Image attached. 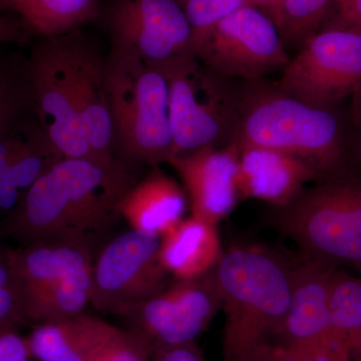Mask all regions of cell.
<instances>
[{"label":"cell","mask_w":361,"mask_h":361,"mask_svg":"<svg viewBox=\"0 0 361 361\" xmlns=\"http://www.w3.org/2000/svg\"><path fill=\"white\" fill-rule=\"evenodd\" d=\"M106 58L82 30L42 37L26 58L35 113L66 159L116 158Z\"/></svg>","instance_id":"1"},{"label":"cell","mask_w":361,"mask_h":361,"mask_svg":"<svg viewBox=\"0 0 361 361\" xmlns=\"http://www.w3.org/2000/svg\"><path fill=\"white\" fill-rule=\"evenodd\" d=\"M120 158L63 159L23 195L16 228L32 242L85 238L118 215L123 197L135 184Z\"/></svg>","instance_id":"2"},{"label":"cell","mask_w":361,"mask_h":361,"mask_svg":"<svg viewBox=\"0 0 361 361\" xmlns=\"http://www.w3.org/2000/svg\"><path fill=\"white\" fill-rule=\"evenodd\" d=\"M234 144L285 152L307 161L322 178L349 167L355 154L350 120L286 94L277 80H240L239 120Z\"/></svg>","instance_id":"3"},{"label":"cell","mask_w":361,"mask_h":361,"mask_svg":"<svg viewBox=\"0 0 361 361\" xmlns=\"http://www.w3.org/2000/svg\"><path fill=\"white\" fill-rule=\"evenodd\" d=\"M225 313L224 361H249L283 329L291 268L264 250L235 247L208 273Z\"/></svg>","instance_id":"4"},{"label":"cell","mask_w":361,"mask_h":361,"mask_svg":"<svg viewBox=\"0 0 361 361\" xmlns=\"http://www.w3.org/2000/svg\"><path fill=\"white\" fill-rule=\"evenodd\" d=\"M106 85L116 154L121 160L129 165L168 163L174 142L164 73L135 54L110 47Z\"/></svg>","instance_id":"5"},{"label":"cell","mask_w":361,"mask_h":361,"mask_svg":"<svg viewBox=\"0 0 361 361\" xmlns=\"http://www.w3.org/2000/svg\"><path fill=\"white\" fill-rule=\"evenodd\" d=\"M275 217L305 259L361 273V171L348 168L316 180Z\"/></svg>","instance_id":"6"},{"label":"cell","mask_w":361,"mask_h":361,"mask_svg":"<svg viewBox=\"0 0 361 361\" xmlns=\"http://www.w3.org/2000/svg\"><path fill=\"white\" fill-rule=\"evenodd\" d=\"M153 66L168 80L172 157L234 144L240 80L214 73L195 56Z\"/></svg>","instance_id":"7"},{"label":"cell","mask_w":361,"mask_h":361,"mask_svg":"<svg viewBox=\"0 0 361 361\" xmlns=\"http://www.w3.org/2000/svg\"><path fill=\"white\" fill-rule=\"evenodd\" d=\"M194 42L204 66L242 82L281 73L290 59L274 21L253 6L230 13Z\"/></svg>","instance_id":"8"},{"label":"cell","mask_w":361,"mask_h":361,"mask_svg":"<svg viewBox=\"0 0 361 361\" xmlns=\"http://www.w3.org/2000/svg\"><path fill=\"white\" fill-rule=\"evenodd\" d=\"M277 84L304 103L338 109L361 85V35L322 30L290 56Z\"/></svg>","instance_id":"9"},{"label":"cell","mask_w":361,"mask_h":361,"mask_svg":"<svg viewBox=\"0 0 361 361\" xmlns=\"http://www.w3.org/2000/svg\"><path fill=\"white\" fill-rule=\"evenodd\" d=\"M94 23L110 47L152 66L195 56L193 27L176 0H104Z\"/></svg>","instance_id":"10"},{"label":"cell","mask_w":361,"mask_h":361,"mask_svg":"<svg viewBox=\"0 0 361 361\" xmlns=\"http://www.w3.org/2000/svg\"><path fill=\"white\" fill-rule=\"evenodd\" d=\"M161 237L130 230L110 242L92 264V300L97 310L116 314L157 295L170 275L161 265Z\"/></svg>","instance_id":"11"},{"label":"cell","mask_w":361,"mask_h":361,"mask_svg":"<svg viewBox=\"0 0 361 361\" xmlns=\"http://www.w3.org/2000/svg\"><path fill=\"white\" fill-rule=\"evenodd\" d=\"M221 310L219 297L208 274L177 280L157 295L127 306L116 315L129 322L152 355L159 349L196 341Z\"/></svg>","instance_id":"12"},{"label":"cell","mask_w":361,"mask_h":361,"mask_svg":"<svg viewBox=\"0 0 361 361\" xmlns=\"http://www.w3.org/2000/svg\"><path fill=\"white\" fill-rule=\"evenodd\" d=\"M337 268L305 259L291 268V300L283 329L274 341L353 361L332 329L330 295Z\"/></svg>","instance_id":"13"},{"label":"cell","mask_w":361,"mask_h":361,"mask_svg":"<svg viewBox=\"0 0 361 361\" xmlns=\"http://www.w3.org/2000/svg\"><path fill=\"white\" fill-rule=\"evenodd\" d=\"M87 240L61 238L32 242L7 257L8 286L23 322L63 280L92 264Z\"/></svg>","instance_id":"14"},{"label":"cell","mask_w":361,"mask_h":361,"mask_svg":"<svg viewBox=\"0 0 361 361\" xmlns=\"http://www.w3.org/2000/svg\"><path fill=\"white\" fill-rule=\"evenodd\" d=\"M167 164L182 180L194 217L217 225L241 200L237 182L239 151L236 144L172 157Z\"/></svg>","instance_id":"15"},{"label":"cell","mask_w":361,"mask_h":361,"mask_svg":"<svg viewBox=\"0 0 361 361\" xmlns=\"http://www.w3.org/2000/svg\"><path fill=\"white\" fill-rule=\"evenodd\" d=\"M238 151L240 199H256L282 208L308 184L322 179L307 161L291 154L260 147Z\"/></svg>","instance_id":"16"},{"label":"cell","mask_w":361,"mask_h":361,"mask_svg":"<svg viewBox=\"0 0 361 361\" xmlns=\"http://www.w3.org/2000/svg\"><path fill=\"white\" fill-rule=\"evenodd\" d=\"M66 159L45 132L35 110L0 137V199H20L49 169Z\"/></svg>","instance_id":"17"},{"label":"cell","mask_w":361,"mask_h":361,"mask_svg":"<svg viewBox=\"0 0 361 361\" xmlns=\"http://www.w3.org/2000/svg\"><path fill=\"white\" fill-rule=\"evenodd\" d=\"M97 316L82 314L37 324L26 337L37 361H94L120 332Z\"/></svg>","instance_id":"18"},{"label":"cell","mask_w":361,"mask_h":361,"mask_svg":"<svg viewBox=\"0 0 361 361\" xmlns=\"http://www.w3.org/2000/svg\"><path fill=\"white\" fill-rule=\"evenodd\" d=\"M188 207L186 192L159 166L135 182L123 197L118 215L130 228L163 237L184 220Z\"/></svg>","instance_id":"19"},{"label":"cell","mask_w":361,"mask_h":361,"mask_svg":"<svg viewBox=\"0 0 361 361\" xmlns=\"http://www.w3.org/2000/svg\"><path fill=\"white\" fill-rule=\"evenodd\" d=\"M223 252L217 225L191 216L161 237L160 260L177 280L204 277L219 262Z\"/></svg>","instance_id":"20"},{"label":"cell","mask_w":361,"mask_h":361,"mask_svg":"<svg viewBox=\"0 0 361 361\" xmlns=\"http://www.w3.org/2000/svg\"><path fill=\"white\" fill-rule=\"evenodd\" d=\"M104 0H0V14H13L33 37H51L94 23Z\"/></svg>","instance_id":"21"},{"label":"cell","mask_w":361,"mask_h":361,"mask_svg":"<svg viewBox=\"0 0 361 361\" xmlns=\"http://www.w3.org/2000/svg\"><path fill=\"white\" fill-rule=\"evenodd\" d=\"M334 336L353 361H361V276L337 268L330 295Z\"/></svg>","instance_id":"22"},{"label":"cell","mask_w":361,"mask_h":361,"mask_svg":"<svg viewBox=\"0 0 361 361\" xmlns=\"http://www.w3.org/2000/svg\"><path fill=\"white\" fill-rule=\"evenodd\" d=\"M334 0H280L276 25L287 51L296 52L322 30Z\"/></svg>","instance_id":"23"},{"label":"cell","mask_w":361,"mask_h":361,"mask_svg":"<svg viewBox=\"0 0 361 361\" xmlns=\"http://www.w3.org/2000/svg\"><path fill=\"white\" fill-rule=\"evenodd\" d=\"M35 110L26 58H18L0 82V137Z\"/></svg>","instance_id":"24"},{"label":"cell","mask_w":361,"mask_h":361,"mask_svg":"<svg viewBox=\"0 0 361 361\" xmlns=\"http://www.w3.org/2000/svg\"><path fill=\"white\" fill-rule=\"evenodd\" d=\"M186 14L195 37L213 27L230 13L251 6L249 0H176Z\"/></svg>","instance_id":"25"},{"label":"cell","mask_w":361,"mask_h":361,"mask_svg":"<svg viewBox=\"0 0 361 361\" xmlns=\"http://www.w3.org/2000/svg\"><path fill=\"white\" fill-rule=\"evenodd\" d=\"M151 356V349L139 336L121 329L94 361H149Z\"/></svg>","instance_id":"26"},{"label":"cell","mask_w":361,"mask_h":361,"mask_svg":"<svg viewBox=\"0 0 361 361\" xmlns=\"http://www.w3.org/2000/svg\"><path fill=\"white\" fill-rule=\"evenodd\" d=\"M249 361H348L318 351L271 342L256 351Z\"/></svg>","instance_id":"27"},{"label":"cell","mask_w":361,"mask_h":361,"mask_svg":"<svg viewBox=\"0 0 361 361\" xmlns=\"http://www.w3.org/2000/svg\"><path fill=\"white\" fill-rule=\"evenodd\" d=\"M322 30H342L361 35V0H334Z\"/></svg>","instance_id":"28"},{"label":"cell","mask_w":361,"mask_h":361,"mask_svg":"<svg viewBox=\"0 0 361 361\" xmlns=\"http://www.w3.org/2000/svg\"><path fill=\"white\" fill-rule=\"evenodd\" d=\"M26 338L16 330L0 331V361H30Z\"/></svg>","instance_id":"29"},{"label":"cell","mask_w":361,"mask_h":361,"mask_svg":"<svg viewBox=\"0 0 361 361\" xmlns=\"http://www.w3.org/2000/svg\"><path fill=\"white\" fill-rule=\"evenodd\" d=\"M32 37L18 16L0 14V45L16 44L23 47Z\"/></svg>","instance_id":"30"},{"label":"cell","mask_w":361,"mask_h":361,"mask_svg":"<svg viewBox=\"0 0 361 361\" xmlns=\"http://www.w3.org/2000/svg\"><path fill=\"white\" fill-rule=\"evenodd\" d=\"M149 361H206L196 341L159 349Z\"/></svg>","instance_id":"31"},{"label":"cell","mask_w":361,"mask_h":361,"mask_svg":"<svg viewBox=\"0 0 361 361\" xmlns=\"http://www.w3.org/2000/svg\"><path fill=\"white\" fill-rule=\"evenodd\" d=\"M23 323L25 322L8 284L0 287V331L16 330Z\"/></svg>","instance_id":"32"},{"label":"cell","mask_w":361,"mask_h":361,"mask_svg":"<svg viewBox=\"0 0 361 361\" xmlns=\"http://www.w3.org/2000/svg\"><path fill=\"white\" fill-rule=\"evenodd\" d=\"M349 111V120L353 135V149L361 164V85H358L351 94Z\"/></svg>","instance_id":"33"},{"label":"cell","mask_w":361,"mask_h":361,"mask_svg":"<svg viewBox=\"0 0 361 361\" xmlns=\"http://www.w3.org/2000/svg\"><path fill=\"white\" fill-rule=\"evenodd\" d=\"M249 1L251 6L257 7L275 23L280 0H249Z\"/></svg>","instance_id":"34"},{"label":"cell","mask_w":361,"mask_h":361,"mask_svg":"<svg viewBox=\"0 0 361 361\" xmlns=\"http://www.w3.org/2000/svg\"><path fill=\"white\" fill-rule=\"evenodd\" d=\"M16 59L18 58H16V56H6L0 54V82L4 80L7 73L13 68Z\"/></svg>","instance_id":"35"},{"label":"cell","mask_w":361,"mask_h":361,"mask_svg":"<svg viewBox=\"0 0 361 361\" xmlns=\"http://www.w3.org/2000/svg\"><path fill=\"white\" fill-rule=\"evenodd\" d=\"M8 284V272H7L6 265H2L0 263V287L6 286Z\"/></svg>","instance_id":"36"}]
</instances>
